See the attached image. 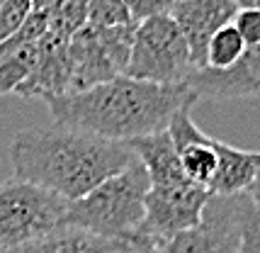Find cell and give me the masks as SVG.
<instances>
[{
    "label": "cell",
    "instance_id": "obj_1",
    "mask_svg": "<svg viewBox=\"0 0 260 253\" xmlns=\"http://www.w3.org/2000/svg\"><path fill=\"white\" fill-rule=\"evenodd\" d=\"M10 161L12 178L73 202L136 163V153L126 144L54 124L17 132L10 141Z\"/></svg>",
    "mask_w": 260,
    "mask_h": 253
},
{
    "label": "cell",
    "instance_id": "obj_2",
    "mask_svg": "<svg viewBox=\"0 0 260 253\" xmlns=\"http://www.w3.org/2000/svg\"><path fill=\"white\" fill-rule=\"evenodd\" d=\"M194 103L197 98L185 83L156 85L126 76L46 100L54 124L117 144H129L139 137L168 129L173 115L180 107Z\"/></svg>",
    "mask_w": 260,
    "mask_h": 253
},
{
    "label": "cell",
    "instance_id": "obj_3",
    "mask_svg": "<svg viewBox=\"0 0 260 253\" xmlns=\"http://www.w3.org/2000/svg\"><path fill=\"white\" fill-rule=\"evenodd\" d=\"M148 187V173L136 159V163L92 187L88 195L68 202L63 224L80 227L110 241L134 239L144 234Z\"/></svg>",
    "mask_w": 260,
    "mask_h": 253
},
{
    "label": "cell",
    "instance_id": "obj_4",
    "mask_svg": "<svg viewBox=\"0 0 260 253\" xmlns=\"http://www.w3.org/2000/svg\"><path fill=\"white\" fill-rule=\"evenodd\" d=\"M194 71L185 37L170 15L139 22L124 76L156 85H182Z\"/></svg>",
    "mask_w": 260,
    "mask_h": 253
},
{
    "label": "cell",
    "instance_id": "obj_5",
    "mask_svg": "<svg viewBox=\"0 0 260 253\" xmlns=\"http://www.w3.org/2000/svg\"><path fill=\"white\" fill-rule=\"evenodd\" d=\"M68 202L17 178L0 183V253L39 239L63 224Z\"/></svg>",
    "mask_w": 260,
    "mask_h": 253
},
{
    "label": "cell",
    "instance_id": "obj_6",
    "mask_svg": "<svg viewBox=\"0 0 260 253\" xmlns=\"http://www.w3.org/2000/svg\"><path fill=\"white\" fill-rule=\"evenodd\" d=\"M134 27L98 29L85 24L68 42V64H71V92L88 90L98 83L124 76L134 39Z\"/></svg>",
    "mask_w": 260,
    "mask_h": 253
},
{
    "label": "cell",
    "instance_id": "obj_7",
    "mask_svg": "<svg viewBox=\"0 0 260 253\" xmlns=\"http://www.w3.org/2000/svg\"><path fill=\"white\" fill-rule=\"evenodd\" d=\"M246 193L212 195L192 229L163 241L156 253H241V214Z\"/></svg>",
    "mask_w": 260,
    "mask_h": 253
},
{
    "label": "cell",
    "instance_id": "obj_8",
    "mask_svg": "<svg viewBox=\"0 0 260 253\" xmlns=\"http://www.w3.org/2000/svg\"><path fill=\"white\" fill-rule=\"evenodd\" d=\"M212 193L200 185L182 180L175 185H151L146 193L144 231L158 243L168 241L182 231L192 229L202 219V209Z\"/></svg>",
    "mask_w": 260,
    "mask_h": 253
},
{
    "label": "cell",
    "instance_id": "obj_9",
    "mask_svg": "<svg viewBox=\"0 0 260 253\" xmlns=\"http://www.w3.org/2000/svg\"><path fill=\"white\" fill-rule=\"evenodd\" d=\"M192 107L185 105L180 107L168 124V134L175 144L178 159H180L182 173L190 183L200 185L204 190H209L219 171V139L207 137L192 119Z\"/></svg>",
    "mask_w": 260,
    "mask_h": 253
},
{
    "label": "cell",
    "instance_id": "obj_10",
    "mask_svg": "<svg viewBox=\"0 0 260 253\" xmlns=\"http://www.w3.org/2000/svg\"><path fill=\"white\" fill-rule=\"evenodd\" d=\"M197 100H236L260 95V44L246 46L243 56L229 69H194L185 78Z\"/></svg>",
    "mask_w": 260,
    "mask_h": 253
},
{
    "label": "cell",
    "instance_id": "obj_11",
    "mask_svg": "<svg viewBox=\"0 0 260 253\" xmlns=\"http://www.w3.org/2000/svg\"><path fill=\"white\" fill-rule=\"evenodd\" d=\"M234 0H175L170 17L187 42L194 69H204V54L209 39L236 17Z\"/></svg>",
    "mask_w": 260,
    "mask_h": 253
},
{
    "label": "cell",
    "instance_id": "obj_12",
    "mask_svg": "<svg viewBox=\"0 0 260 253\" xmlns=\"http://www.w3.org/2000/svg\"><path fill=\"white\" fill-rule=\"evenodd\" d=\"M126 146L134 151L136 159L146 168L151 185H175L187 180L168 129L148 134V137H139L134 141H129Z\"/></svg>",
    "mask_w": 260,
    "mask_h": 253
},
{
    "label": "cell",
    "instance_id": "obj_13",
    "mask_svg": "<svg viewBox=\"0 0 260 253\" xmlns=\"http://www.w3.org/2000/svg\"><path fill=\"white\" fill-rule=\"evenodd\" d=\"M119 241L102 239L92 231L73 224H58L56 229L42 234L39 239L22 243L8 253H114Z\"/></svg>",
    "mask_w": 260,
    "mask_h": 253
},
{
    "label": "cell",
    "instance_id": "obj_14",
    "mask_svg": "<svg viewBox=\"0 0 260 253\" xmlns=\"http://www.w3.org/2000/svg\"><path fill=\"white\" fill-rule=\"evenodd\" d=\"M258 168L260 151H243L226 144V141H221V146H219V171H216V178L212 187H209V193L221 197L241 195L253 183Z\"/></svg>",
    "mask_w": 260,
    "mask_h": 253
},
{
    "label": "cell",
    "instance_id": "obj_15",
    "mask_svg": "<svg viewBox=\"0 0 260 253\" xmlns=\"http://www.w3.org/2000/svg\"><path fill=\"white\" fill-rule=\"evenodd\" d=\"M44 37L29 44H12V42L0 44V95L15 92L32 76V71L37 69L44 54Z\"/></svg>",
    "mask_w": 260,
    "mask_h": 253
},
{
    "label": "cell",
    "instance_id": "obj_16",
    "mask_svg": "<svg viewBox=\"0 0 260 253\" xmlns=\"http://www.w3.org/2000/svg\"><path fill=\"white\" fill-rule=\"evenodd\" d=\"M243 51H246V42L231 22L209 39L204 54V69H229L243 56Z\"/></svg>",
    "mask_w": 260,
    "mask_h": 253
},
{
    "label": "cell",
    "instance_id": "obj_17",
    "mask_svg": "<svg viewBox=\"0 0 260 253\" xmlns=\"http://www.w3.org/2000/svg\"><path fill=\"white\" fill-rule=\"evenodd\" d=\"M85 24L98 27V29L134 27L124 0H88V22Z\"/></svg>",
    "mask_w": 260,
    "mask_h": 253
},
{
    "label": "cell",
    "instance_id": "obj_18",
    "mask_svg": "<svg viewBox=\"0 0 260 253\" xmlns=\"http://www.w3.org/2000/svg\"><path fill=\"white\" fill-rule=\"evenodd\" d=\"M32 8H34L32 0H5L0 5V44L8 42L22 27L24 20L29 17Z\"/></svg>",
    "mask_w": 260,
    "mask_h": 253
},
{
    "label": "cell",
    "instance_id": "obj_19",
    "mask_svg": "<svg viewBox=\"0 0 260 253\" xmlns=\"http://www.w3.org/2000/svg\"><path fill=\"white\" fill-rule=\"evenodd\" d=\"M241 253H260V212L253 207L248 195L241 214Z\"/></svg>",
    "mask_w": 260,
    "mask_h": 253
},
{
    "label": "cell",
    "instance_id": "obj_20",
    "mask_svg": "<svg viewBox=\"0 0 260 253\" xmlns=\"http://www.w3.org/2000/svg\"><path fill=\"white\" fill-rule=\"evenodd\" d=\"M126 10L132 15V22H146V20H153V17H160V15H170L175 0H124Z\"/></svg>",
    "mask_w": 260,
    "mask_h": 253
},
{
    "label": "cell",
    "instance_id": "obj_21",
    "mask_svg": "<svg viewBox=\"0 0 260 253\" xmlns=\"http://www.w3.org/2000/svg\"><path fill=\"white\" fill-rule=\"evenodd\" d=\"M234 27L238 35L243 37L246 46H258L260 44V8H250V10H238L234 17Z\"/></svg>",
    "mask_w": 260,
    "mask_h": 253
},
{
    "label": "cell",
    "instance_id": "obj_22",
    "mask_svg": "<svg viewBox=\"0 0 260 253\" xmlns=\"http://www.w3.org/2000/svg\"><path fill=\"white\" fill-rule=\"evenodd\" d=\"M158 246L160 243L156 241V239H151L146 231H144V234H139V236H134V239L119 241V246H117V251L114 253H156Z\"/></svg>",
    "mask_w": 260,
    "mask_h": 253
},
{
    "label": "cell",
    "instance_id": "obj_23",
    "mask_svg": "<svg viewBox=\"0 0 260 253\" xmlns=\"http://www.w3.org/2000/svg\"><path fill=\"white\" fill-rule=\"evenodd\" d=\"M246 195H248V200L253 202V207L260 212V168H258V173H255V178H253V183L248 185Z\"/></svg>",
    "mask_w": 260,
    "mask_h": 253
},
{
    "label": "cell",
    "instance_id": "obj_24",
    "mask_svg": "<svg viewBox=\"0 0 260 253\" xmlns=\"http://www.w3.org/2000/svg\"><path fill=\"white\" fill-rule=\"evenodd\" d=\"M238 10H250V8H260V0H234Z\"/></svg>",
    "mask_w": 260,
    "mask_h": 253
},
{
    "label": "cell",
    "instance_id": "obj_25",
    "mask_svg": "<svg viewBox=\"0 0 260 253\" xmlns=\"http://www.w3.org/2000/svg\"><path fill=\"white\" fill-rule=\"evenodd\" d=\"M3 3H5V0H0V5H3Z\"/></svg>",
    "mask_w": 260,
    "mask_h": 253
},
{
    "label": "cell",
    "instance_id": "obj_26",
    "mask_svg": "<svg viewBox=\"0 0 260 253\" xmlns=\"http://www.w3.org/2000/svg\"><path fill=\"white\" fill-rule=\"evenodd\" d=\"M32 3H37V0H32Z\"/></svg>",
    "mask_w": 260,
    "mask_h": 253
}]
</instances>
